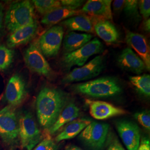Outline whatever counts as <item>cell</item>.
<instances>
[{
  "label": "cell",
  "instance_id": "obj_18",
  "mask_svg": "<svg viewBox=\"0 0 150 150\" xmlns=\"http://www.w3.org/2000/svg\"><path fill=\"white\" fill-rule=\"evenodd\" d=\"M95 20L93 28L98 36L108 44L117 43L120 35L112 23L106 20Z\"/></svg>",
  "mask_w": 150,
  "mask_h": 150
},
{
  "label": "cell",
  "instance_id": "obj_13",
  "mask_svg": "<svg viewBox=\"0 0 150 150\" xmlns=\"http://www.w3.org/2000/svg\"><path fill=\"white\" fill-rule=\"evenodd\" d=\"M125 40L127 44L134 50L140 59L143 61L146 69L150 71V47L146 38L141 34L127 30Z\"/></svg>",
  "mask_w": 150,
  "mask_h": 150
},
{
  "label": "cell",
  "instance_id": "obj_31",
  "mask_svg": "<svg viewBox=\"0 0 150 150\" xmlns=\"http://www.w3.org/2000/svg\"><path fill=\"white\" fill-rule=\"evenodd\" d=\"M61 6L71 10H77L83 5L84 1L81 0H62L60 1Z\"/></svg>",
  "mask_w": 150,
  "mask_h": 150
},
{
  "label": "cell",
  "instance_id": "obj_36",
  "mask_svg": "<svg viewBox=\"0 0 150 150\" xmlns=\"http://www.w3.org/2000/svg\"><path fill=\"white\" fill-rule=\"evenodd\" d=\"M144 29L147 32H150V18L145 20L144 22Z\"/></svg>",
  "mask_w": 150,
  "mask_h": 150
},
{
  "label": "cell",
  "instance_id": "obj_2",
  "mask_svg": "<svg viewBox=\"0 0 150 150\" xmlns=\"http://www.w3.org/2000/svg\"><path fill=\"white\" fill-rule=\"evenodd\" d=\"M74 88L79 93L92 97L115 96L122 91L117 81L108 77L79 83L74 86Z\"/></svg>",
  "mask_w": 150,
  "mask_h": 150
},
{
  "label": "cell",
  "instance_id": "obj_6",
  "mask_svg": "<svg viewBox=\"0 0 150 150\" xmlns=\"http://www.w3.org/2000/svg\"><path fill=\"white\" fill-rule=\"evenodd\" d=\"M18 121L13 107L7 106L0 110V137L7 145L16 143L18 137Z\"/></svg>",
  "mask_w": 150,
  "mask_h": 150
},
{
  "label": "cell",
  "instance_id": "obj_7",
  "mask_svg": "<svg viewBox=\"0 0 150 150\" xmlns=\"http://www.w3.org/2000/svg\"><path fill=\"white\" fill-rule=\"evenodd\" d=\"M108 129L107 123L92 122L81 132L79 138L92 149L100 150L105 145Z\"/></svg>",
  "mask_w": 150,
  "mask_h": 150
},
{
  "label": "cell",
  "instance_id": "obj_17",
  "mask_svg": "<svg viewBox=\"0 0 150 150\" xmlns=\"http://www.w3.org/2000/svg\"><path fill=\"white\" fill-rule=\"evenodd\" d=\"M117 62L121 68L136 74H141L146 69L143 61L129 47L122 51L118 56Z\"/></svg>",
  "mask_w": 150,
  "mask_h": 150
},
{
  "label": "cell",
  "instance_id": "obj_16",
  "mask_svg": "<svg viewBox=\"0 0 150 150\" xmlns=\"http://www.w3.org/2000/svg\"><path fill=\"white\" fill-rule=\"evenodd\" d=\"M38 31V23L36 20L28 25L16 30L12 32L7 38V47L15 48L27 43L35 37Z\"/></svg>",
  "mask_w": 150,
  "mask_h": 150
},
{
  "label": "cell",
  "instance_id": "obj_8",
  "mask_svg": "<svg viewBox=\"0 0 150 150\" xmlns=\"http://www.w3.org/2000/svg\"><path fill=\"white\" fill-rule=\"evenodd\" d=\"M105 67L103 57L97 56L86 64L75 68L62 80V83H69L74 82L87 80L100 74Z\"/></svg>",
  "mask_w": 150,
  "mask_h": 150
},
{
  "label": "cell",
  "instance_id": "obj_30",
  "mask_svg": "<svg viewBox=\"0 0 150 150\" xmlns=\"http://www.w3.org/2000/svg\"><path fill=\"white\" fill-rule=\"evenodd\" d=\"M139 8L143 18L146 20L149 18L150 15V0H141L139 2Z\"/></svg>",
  "mask_w": 150,
  "mask_h": 150
},
{
  "label": "cell",
  "instance_id": "obj_15",
  "mask_svg": "<svg viewBox=\"0 0 150 150\" xmlns=\"http://www.w3.org/2000/svg\"><path fill=\"white\" fill-rule=\"evenodd\" d=\"M86 102L89 107L90 115L96 120H106L126 113V111L123 109L116 107L108 102L90 100H86Z\"/></svg>",
  "mask_w": 150,
  "mask_h": 150
},
{
  "label": "cell",
  "instance_id": "obj_20",
  "mask_svg": "<svg viewBox=\"0 0 150 150\" xmlns=\"http://www.w3.org/2000/svg\"><path fill=\"white\" fill-rule=\"evenodd\" d=\"M79 108L74 103H70L64 107L55 123L47 131L49 134H54L63 126L75 120L79 117Z\"/></svg>",
  "mask_w": 150,
  "mask_h": 150
},
{
  "label": "cell",
  "instance_id": "obj_19",
  "mask_svg": "<svg viewBox=\"0 0 150 150\" xmlns=\"http://www.w3.org/2000/svg\"><path fill=\"white\" fill-rule=\"evenodd\" d=\"M62 25L71 31L93 33V23L90 16L86 15H79L71 17L62 22Z\"/></svg>",
  "mask_w": 150,
  "mask_h": 150
},
{
  "label": "cell",
  "instance_id": "obj_21",
  "mask_svg": "<svg viewBox=\"0 0 150 150\" xmlns=\"http://www.w3.org/2000/svg\"><path fill=\"white\" fill-rule=\"evenodd\" d=\"M93 36L88 33H79L73 31L68 33L64 36L63 42L65 52L70 53L80 48L90 42Z\"/></svg>",
  "mask_w": 150,
  "mask_h": 150
},
{
  "label": "cell",
  "instance_id": "obj_11",
  "mask_svg": "<svg viewBox=\"0 0 150 150\" xmlns=\"http://www.w3.org/2000/svg\"><path fill=\"white\" fill-rule=\"evenodd\" d=\"M116 128L127 150H137L140 144V133L137 124L127 120L116 122Z\"/></svg>",
  "mask_w": 150,
  "mask_h": 150
},
{
  "label": "cell",
  "instance_id": "obj_4",
  "mask_svg": "<svg viewBox=\"0 0 150 150\" xmlns=\"http://www.w3.org/2000/svg\"><path fill=\"white\" fill-rule=\"evenodd\" d=\"M18 137L22 147L32 150L41 142L42 135L32 114L28 111L22 112L18 118Z\"/></svg>",
  "mask_w": 150,
  "mask_h": 150
},
{
  "label": "cell",
  "instance_id": "obj_24",
  "mask_svg": "<svg viewBox=\"0 0 150 150\" xmlns=\"http://www.w3.org/2000/svg\"><path fill=\"white\" fill-rule=\"evenodd\" d=\"M129 80L139 93L146 97L150 96V76L148 74L129 76Z\"/></svg>",
  "mask_w": 150,
  "mask_h": 150
},
{
  "label": "cell",
  "instance_id": "obj_35",
  "mask_svg": "<svg viewBox=\"0 0 150 150\" xmlns=\"http://www.w3.org/2000/svg\"><path fill=\"white\" fill-rule=\"evenodd\" d=\"M4 17V6L0 4V32L1 31L2 28V23Z\"/></svg>",
  "mask_w": 150,
  "mask_h": 150
},
{
  "label": "cell",
  "instance_id": "obj_32",
  "mask_svg": "<svg viewBox=\"0 0 150 150\" xmlns=\"http://www.w3.org/2000/svg\"><path fill=\"white\" fill-rule=\"evenodd\" d=\"M125 1L124 0H116L113 3V11L115 12H118L123 8Z\"/></svg>",
  "mask_w": 150,
  "mask_h": 150
},
{
  "label": "cell",
  "instance_id": "obj_22",
  "mask_svg": "<svg viewBox=\"0 0 150 150\" xmlns=\"http://www.w3.org/2000/svg\"><path fill=\"white\" fill-rule=\"evenodd\" d=\"M81 10H73L61 6L45 15L41 20V23L45 25L52 26L69 17L82 15Z\"/></svg>",
  "mask_w": 150,
  "mask_h": 150
},
{
  "label": "cell",
  "instance_id": "obj_14",
  "mask_svg": "<svg viewBox=\"0 0 150 150\" xmlns=\"http://www.w3.org/2000/svg\"><path fill=\"white\" fill-rule=\"evenodd\" d=\"M111 0H88L81 10L96 20H112Z\"/></svg>",
  "mask_w": 150,
  "mask_h": 150
},
{
  "label": "cell",
  "instance_id": "obj_25",
  "mask_svg": "<svg viewBox=\"0 0 150 150\" xmlns=\"http://www.w3.org/2000/svg\"><path fill=\"white\" fill-rule=\"evenodd\" d=\"M32 2L36 10L43 15L62 6L60 1L57 0H33Z\"/></svg>",
  "mask_w": 150,
  "mask_h": 150
},
{
  "label": "cell",
  "instance_id": "obj_37",
  "mask_svg": "<svg viewBox=\"0 0 150 150\" xmlns=\"http://www.w3.org/2000/svg\"><path fill=\"white\" fill-rule=\"evenodd\" d=\"M65 150H83L82 149H80L79 147L75 146L74 145H70V146H68L66 147Z\"/></svg>",
  "mask_w": 150,
  "mask_h": 150
},
{
  "label": "cell",
  "instance_id": "obj_28",
  "mask_svg": "<svg viewBox=\"0 0 150 150\" xmlns=\"http://www.w3.org/2000/svg\"><path fill=\"white\" fill-rule=\"evenodd\" d=\"M58 146L49 136L41 141L32 150H58Z\"/></svg>",
  "mask_w": 150,
  "mask_h": 150
},
{
  "label": "cell",
  "instance_id": "obj_23",
  "mask_svg": "<svg viewBox=\"0 0 150 150\" xmlns=\"http://www.w3.org/2000/svg\"><path fill=\"white\" fill-rule=\"evenodd\" d=\"M91 123V121L85 118L75 120L66 124L64 129L58 134L56 138V142L71 139L74 138L77 135L86 128Z\"/></svg>",
  "mask_w": 150,
  "mask_h": 150
},
{
  "label": "cell",
  "instance_id": "obj_12",
  "mask_svg": "<svg viewBox=\"0 0 150 150\" xmlns=\"http://www.w3.org/2000/svg\"><path fill=\"white\" fill-rule=\"evenodd\" d=\"M26 96V84L18 74L12 76L8 81L5 91V99L11 107L19 106Z\"/></svg>",
  "mask_w": 150,
  "mask_h": 150
},
{
  "label": "cell",
  "instance_id": "obj_29",
  "mask_svg": "<svg viewBox=\"0 0 150 150\" xmlns=\"http://www.w3.org/2000/svg\"><path fill=\"white\" fill-rule=\"evenodd\" d=\"M134 117L145 129L150 130V115L148 111H142L136 113Z\"/></svg>",
  "mask_w": 150,
  "mask_h": 150
},
{
  "label": "cell",
  "instance_id": "obj_26",
  "mask_svg": "<svg viewBox=\"0 0 150 150\" xmlns=\"http://www.w3.org/2000/svg\"><path fill=\"white\" fill-rule=\"evenodd\" d=\"M14 51L4 45H0V70H7L13 62Z\"/></svg>",
  "mask_w": 150,
  "mask_h": 150
},
{
  "label": "cell",
  "instance_id": "obj_5",
  "mask_svg": "<svg viewBox=\"0 0 150 150\" xmlns=\"http://www.w3.org/2000/svg\"><path fill=\"white\" fill-rule=\"evenodd\" d=\"M103 50L102 42L95 38L75 51L64 54L63 62L69 70L74 66L81 67L92 56L102 53Z\"/></svg>",
  "mask_w": 150,
  "mask_h": 150
},
{
  "label": "cell",
  "instance_id": "obj_3",
  "mask_svg": "<svg viewBox=\"0 0 150 150\" xmlns=\"http://www.w3.org/2000/svg\"><path fill=\"white\" fill-rule=\"evenodd\" d=\"M35 19L34 7L29 1L13 3L6 12L5 24L12 33L21 27L33 23Z\"/></svg>",
  "mask_w": 150,
  "mask_h": 150
},
{
  "label": "cell",
  "instance_id": "obj_10",
  "mask_svg": "<svg viewBox=\"0 0 150 150\" xmlns=\"http://www.w3.org/2000/svg\"><path fill=\"white\" fill-rule=\"evenodd\" d=\"M24 59L28 68L33 72L50 77L53 71L38 47V42L31 43L26 50Z\"/></svg>",
  "mask_w": 150,
  "mask_h": 150
},
{
  "label": "cell",
  "instance_id": "obj_27",
  "mask_svg": "<svg viewBox=\"0 0 150 150\" xmlns=\"http://www.w3.org/2000/svg\"><path fill=\"white\" fill-rule=\"evenodd\" d=\"M123 10L125 14L134 20L139 21L141 16L139 12V1L137 0L125 1Z\"/></svg>",
  "mask_w": 150,
  "mask_h": 150
},
{
  "label": "cell",
  "instance_id": "obj_9",
  "mask_svg": "<svg viewBox=\"0 0 150 150\" xmlns=\"http://www.w3.org/2000/svg\"><path fill=\"white\" fill-rule=\"evenodd\" d=\"M64 34L63 27L54 26L40 37L38 45L44 56L52 57L57 55L63 41Z\"/></svg>",
  "mask_w": 150,
  "mask_h": 150
},
{
  "label": "cell",
  "instance_id": "obj_1",
  "mask_svg": "<svg viewBox=\"0 0 150 150\" xmlns=\"http://www.w3.org/2000/svg\"><path fill=\"white\" fill-rule=\"evenodd\" d=\"M67 97L62 91L46 87L36 98V108L38 121L47 131L55 123L67 103Z\"/></svg>",
  "mask_w": 150,
  "mask_h": 150
},
{
  "label": "cell",
  "instance_id": "obj_34",
  "mask_svg": "<svg viewBox=\"0 0 150 150\" xmlns=\"http://www.w3.org/2000/svg\"><path fill=\"white\" fill-rule=\"evenodd\" d=\"M107 150H125V149L117 140H115L109 146Z\"/></svg>",
  "mask_w": 150,
  "mask_h": 150
},
{
  "label": "cell",
  "instance_id": "obj_33",
  "mask_svg": "<svg viewBox=\"0 0 150 150\" xmlns=\"http://www.w3.org/2000/svg\"><path fill=\"white\" fill-rule=\"evenodd\" d=\"M137 150H150V140L149 139H142Z\"/></svg>",
  "mask_w": 150,
  "mask_h": 150
}]
</instances>
